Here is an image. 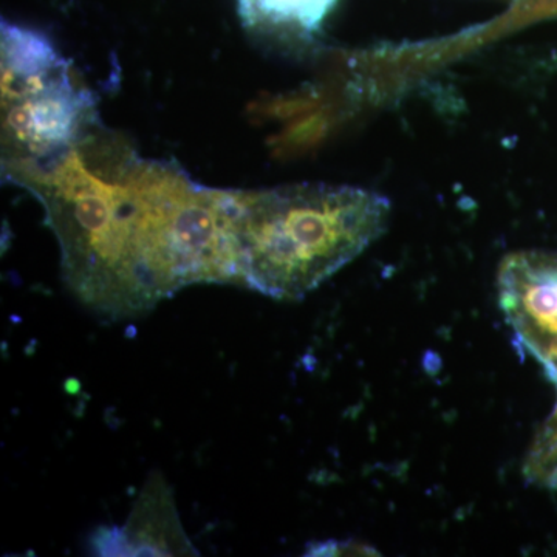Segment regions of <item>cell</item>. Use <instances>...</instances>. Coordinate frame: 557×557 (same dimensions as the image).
<instances>
[{
  "label": "cell",
  "mask_w": 557,
  "mask_h": 557,
  "mask_svg": "<svg viewBox=\"0 0 557 557\" xmlns=\"http://www.w3.org/2000/svg\"><path fill=\"white\" fill-rule=\"evenodd\" d=\"M13 183L46 209L70 292L106 321L141 317L188 285H240L233 189L139 159L100 124Z\"/></svg>",
  "instance_id": "obj_1"
},
{
  "label": "cell",
  "mask_w": 557,
  "mask_h": 557,
  "mask_svg": "<svg viewBox=\"0 0 557 557\" xmlns=\"http://www.w3.org/2000/svg\"><path fill=\"white\" fill-rule=\"evenodd\" d=\"M391 208L355 186L233 189L240 285L277 300L306 298L383 236Z\"/></svg>",
  "instance_id": "obj_2"
},
{
  "label": "cell",
  "mask_w": 557,
  "mask_h": 557,
  "mask_svg": "<svg viewBox=\"0 0 557 557\" xmlns=\"http://www.w3.org/2000/svg\"><path fill=\"white\" fill-rule=\"evenodd\" d=\"M98 124L94 97L40 33L2 22V164L14 178L42 170Z\"/></svg>",
  "instance_id": "obj_3"
},
{
  "label": "cell",
  "mask_w": 557,
  "mask_h": 557,
  "mask_svg": "<svg viewBox=\"0 0 557 557\" xmlns=\"http://www.w3.org/2000/svg\"><path fill=\"white\" fill-rule=\"evenodd\" d=\"M498 307L516 343L544 368L557 388V255H509L497 276Z\"/></svg>",
  "instance_id": "obj_4"
},
{
  "label": "cell",
  "mask_w": 557,
  "mask_h": 557,
  "mask_svg": "<svg viewBox=\"0 0 557 557\" xmlns=\"http://www.w3.org/2000/svg\"><path fill=\"white\" fill-rule=\"evenodd\" d=\"M102 556L197 555L180 523L168 483L150 478L124 528L101 530L94 539Z\"/></svg>",
  "instance_id": "obj_5"
},
{
  "label": "cell",
  "mask_w": 557,
  "mask_h": 557,
  "mask_svg": "<svg viewBox=\"0 0 557 557\" xmlns=\"http://www.w3.org/2000/svg\"><path fill=\"white\" fill-rule=\"evenodd\" d=\"M311 553L309 555L314 556H339V555H348L347 552H350V555L358 556H376L375 549L369 548L368 545L358 544V542L346 541V542H336V541H327L322 542V544L314 545V548L310 549Z\"/></svg>",
  "instance_id": "obj_6"
}]
</instances>
